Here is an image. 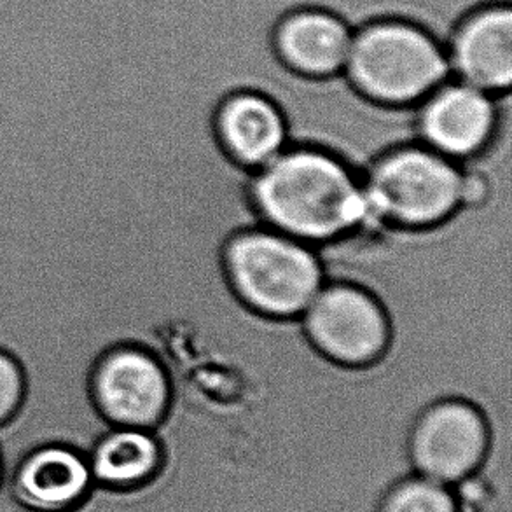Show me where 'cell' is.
<instances>
[{
	"label": "cell",
	"mask_w": 512,
	"mask_h": 512,
	"mask_svg": "<svg viewBox=\"0 0 512 512\" xmlns=\"http://www.w3.org/2000/svg\"><path fill=\"white\" fill-rule=\"evenodd\" d=\"M250 191L264 226L312 247L381 224L369 214L362 175L315 147H287L257 168Z\"/></svg>",
	"instance_id": "6da1fadb"
},
{
	"label": "cell",
	"mask_w": 512,
	"mask_h": 512,
	"mask_svg": "<svg viewBox=\"0 0 512 512\" xmlns=\"http://www.w3.org/2000/svg\"><path fill=\"white\" fill-rule=\"evenodd\" d=\"M345 79L360 97L408 109L450 79L448 51L434 34L406 20L367 23L353 35Z\"/></svg>",
	"instance_id": "7a4b0ae2"
},
{
	"label": "cell",
	"mask_w": 512,
	"mask_h": 512,
	"mask_svg": "<svg viewBox=\"0 0 512 512\" xmlns=\"http://www.w3.org/2000/svg\"><path fill=\"white\" fill-rule=\"evenodd\" d=\"M224 259L236 294L268 317H301L326 284L317 249L268 226L233 236Z\"/></svg>",
	"instance_id": "3957f363"
},
{
	"label": "cell",
	"mask_w": 512,
	"mask_h": 512,
	"mask_svg": "<svg viewBox=\"0 0 512 512\" xmlns=\"http://www.w3.org/2000/svg\"><path fill=\"white\" fill-rule=\"evenodd\" d=\"M460 179V163L416 142L380 156L362 175V184L374 221L422 229L457 212Z\"/></svg>",
	"instance_id": "277c9868"
},
{
	"label": "cell",
	"mask_w": 512,
	"mask_h": 512,
	"mask_svg": "<svg viewBox=\"0 0 512 512\" xmlns=\"http://www.w3.org/2000/svg\"><path fill=\"white\" fill-rule=\"evenodd\" d=\"M299 319L312 345L345 366L371 364L390 341V319L380 299L350 282H326Z\"/></svg>",
	"instance_id": "5b68a950"
},
{
	"label": "cell",
	"mask_w": 512,
	"mask_h": 512,
	"mask_svg": "<svg viewBox=\"0 0 512 512\" xmlns=\"http://www.w3.org/2000/svg\"><path fill=\"white\" fill-rule=\"evenodd\" d=\"M492 430L485 413L464 399L434 402L416 420L409 436L413 474L453 486L485 464Z\"/></svg>",
	"instance_id": "8992f818"
},
{
	"label": "cell",
	"mask_w": 512,
	"mask_h": 512,
	"mask_svg": "<svg viewBox=\"0 0 512 512\" xmlns=\"http://www.w3.org/2000/svg\"><path fill=\"white\" fill-rule=\"evenodd\" d=\"M91 395L100 415L114 427L154 430L170 404V381L151 353L123 346L98 360Z\"/></svg>",
	"instance_id": "52a82bcc"
},
{
	"label": "cell",
	"mask_w": 512,
	"mask_h": 512,
	"mask_svg": "<svg viewBox=\"0 0 512 512\" xmlns=\"http://www.w3.org/2000/svg\"><path fill=\"white\" fill-rule=\"evenodd\" d=\"M499 98L460 81H446L416 105L420 144L457 163L478 156L499 128L504 112Z\"/></svg>",
	"instance_id": "ba28073f"
},
{
	"label": "cell",
	"mask_w": 512,
	"mask_h": 512,
	"mask_svg": "<svg viewBox=\"0 0 512 512\" xmlns=\"http://www.w3.org/2000/svg\"><path fill=\"white\" fill-rule=\"evenodd\" d=\"M4 465V486L23 512L83 511L97 490L86 453L69 444H41Z\"/></svg>",
	"instance_id": "9c48e42d"
},
{
	"label": "cell",
	"mask_w": 512,
	"mask_h": 512,
	"mask_svg": "<svg viewBox=\"0 0 512 512\" xmlns=\"http://www.w3.org/2000/svg\"><path fill=\"white\" fill-rule=\"evenodd\" d=\"M448 51L451 72L460 83L509 95L512 83V13L507 4H488L458 23Z\"/></svg>",
	"instance_id": "30bf717a"
},
{
	"label": "cell",
	"mask_w": 512,
	"mask_h": 512,
	"mask_svg": "<svg viewBox=\"0 0 512 512\" xmlns=\"http://www.w3.org/2000/svg\"><path fill=\"white\" fill-rule=\"evenodd\" d=\"M353 32L340 14L327 9H299L285 16L275 30V55L292 74L326 81L343 74Z\"/></svg>",
	"instance_id": "8fae6325"
},
{
	"label": "cell",
	"mask_w": 512,
	"mask_h": 512,
	"mask_svg": "<svg viewBox=\"0 0 512 512\" xmlns=\"http://www.w3.org/2000/svg\"><path fill=\"white\" fill-rule=\"evenodd\" d=\"M215 133L238 165L257 170L291 146L280 105L259 91H236L215 112Z\"/></svg>",
	"instance_id": "7c38bea8"
},
{
	"label": "cell",
	"mask_w": 512,
	"mask_h": 512,
	"mask_svg": "<svg viewBox=\"0 0 512 512\" xmlns=\"http://www.w3.org/2000/svg\"><path fill=\"white\" fill-rule=\"evenodd\" d=\"M86 457L95 488L123 493L153 481L163 453L153 430L114 427L91 446Z\"/></svg>",
	"instance_id": "4fadbf2b"
},
{
	"label": "cell",
	"mask_w": 512,
	"mask_h": 512,
	"mask_svg": "<svg viewBox=\"0 0 512 512\" xmlns=\"http://www.w3.org/2000/svg\"><path fill=\"white\" fill-rule=\"evenodd\" d=\"M376 512H460V507L451 486L411 474L385 493Z\"/></svg>",
	"instance_id": "5bb4252c"
},
{
	"label": "cell",
	"mask_w": 512,
	"mask_h": 512,
	"mask_svg": "<svg viewBox=\"0 0 512 512\" xmlns=\"http://www.w3.org/2000/svg\"><path fill=\"white\" fill-rule=\"evenodd\" d=\"M23 397V374L18 362L0 352V425L6 423L20 406Z\"/></svg>",
	"instance_id": "9a60e30c"
},
{
	"label": "cell",
	"mask_w": 512,
	"mask_h": 512,
	"mask_svg": "<svg viewBox=\"0 0 512 512\" xmlns=\"http://www.w3.org/2000/svg\"><path fill=\"white\" fill-rule=\"evenodd\" d=\"M4 479H6V465H4V460H2V455H0V490L4 488Z\"/></svg>",
	"instance_id": "2e32d148"
}]
</instances>
